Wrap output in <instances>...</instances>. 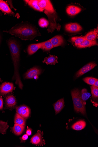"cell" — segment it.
<instances>
[{
	"label": "cell",
	"mask_w": 98,
	"mask_h": 147,
	"mask_svg": "<svg viewBox=\"0 0 98 147\" xmlns=\"http://www.w3.org/2000/svg\"><path fill=\"white\" fill-rule=\"evenodd\" d=\"M7 42L14 68V73L12 78V80H16V84L18 85L19 88L22 89L23 85L21 81L19 73L20 45L17 39L14 37L10 38L7 41Z\"/></svg>",
	"instance_id": "6da1fadb"
},
{
	"label": "cell",
	"mask_w": 98,
	"mask_h": 147,
	"mask_svg": "<svg viewBox=\"0 0 98 147\" xmlns=\"http://www.w3.org/2000/svg\"><path fill=\"white\" fill-rule=\"evenodd\" d=\"M20 38L23 40H30L37 36L41 35L36 28L29 22H22L14 26L9 30L3 31Z\"/></svg>",
	"instance_id": "7a4b0ae2"
},
{
	"label": "cell",
	"mask_w": 98,
	"mask_h": 147,
	"mask_svg": "<svg viewBox=\"0 0 98 147\" xmlns=\"http://www.w3.org/2000/svg\"><path fill=\"white\" fill-rule=\"evenodd\" d=\"M71 94L75 111L85 115L86 114L85 104L82 99L80 91L77 89H74L71 91Z\"/></svg>",
	"instance_id": "3957f363"
},
{
	"label": "cell",
	"mask_w": 98,
	"mask_h": 147,
	"mask_svg": "<svg viewBox=\"0 0 98 147\" xmlns=\"http://www.w3.org/2000/svg\"><path fill=\"white\" fill-rule=\"evenodd\" d=\"M45 13L48 16L49 23V26L47 31L49 33H52L55 29H59V26H57L55 22L56 16L55 15V12L51 13L46 11H45Z\"/></svg>",
	"instance_id": "277c9868"
},
{
	"label": "cell",
	"mask_w": 98,
	"mask_h": 147,
	"mask_svg": "<svg viewBox=\"0 0 98 147\" xmlns=\"http://www.w3.org/2000/svg\"><path fill=\"white\" fill-rule=\"evenodd\" d=\"M0 10L5 14L20 18L19 14L13 11L7 2L3 0H0Z\"/></svg>",
	"instance_id": "5b68a950"
},
{
	"label": "cell",
	"mask_w": 98,
	"mask_h": 147,
	"mask_svg": "<svg viewBox=\"0 0 98 147\" xmlns=\"http://www.w3.org/2000/svg\"><path fill=\"white\" fill-rule=\"evenodd\" d=\"M42 71L37 67H34L28 70L23 75L24 79L38 78L42 73Z\"/></svg>",
	"instance_id": "8992f818"
},
{
	"label": "cell",
	"mask_w": 98,
	"mask_h": 147,
	"mask_svg": "<svg viewBox=\"0 0 98 147\" xmlns=\"http://www.w3.org/2000/svg\"><path fill=\"white\" fill-rule=\"evenodd\" d=\"M15 88L12 83L7 82L3 83L0 86V96H4L11 92Z\"/></svg>",
	"instance_id": "52a82bcc"
},
{
	"label": "cell",
	"mask_w": 98,
	"mask_h": 147,
	"mask_svg": "<svg viewBox=\"0 0 98 147\" xmlns=\"http://www.w3.org/2000/svg\"><path fill=\"white\" fill-rule=\"evenodd\" d=\"M96 65V64L94 62H91L86 64L76 73L75 75L76 78L90 71L94 68Z\"/></svg>",
	"instance_id": "ba28073f"
},
{
	"label": "cell",
	"mask_w": 98,
	"mask_h": 147,
	"mask_svg": "<svg viewBox=\"0 0 98 147\" xmlns=\"http://www.w3.org/2000/svg\"><path fill=\"white\" fill-rule=\"evenodd\" d=\"M43 133L38 130L36 134L31 139L30 142L37 145L43 146L45 144V141L43 139Z\"/></svg>",
	"instance_id": "9c48e42d"
},
{
	"label": "cell",
	"mask_w": 98,
	"mask_h": 147,
	"mask_svg": "<svg viewBox=\"0 0 98 147\" xmlns=\"http://www.w3.org/2000/svg\"><path fill=\"white\" fill-rule=\"evenodd\" d=\"M38 4L39 7L44 10L52 13L55 12L51 3L49 0H39L38 1Z\"/></svg>",
	"instance_id": "30bf717a"
},
{
	"label": "cell",
	"mask_w": 98,
	"mask_h": 147,
	"mask_svg": "<svg viewBox=\"0 0 98 147\" xmlns=\"http://www.w3.org/2000/svg\"><path fill=\"white\" fill-rule=\"evenodd\" d=\"M65 28L67 31L71 33L78 32L82 30L81 26L76 23L68 24L65 26Z\"/></svg>",
	"instance_id": "8fae6325"
},
{
	"label": "cell",
	"mask_w": 98,
	"mask_h": 147,
	"mask_svg": "<svg viewBox=\"0 0 98 147\" xmlns=\"http://www.w3.org/2000/svg\"><path fill=\"white\" fill-rule=\"evenodd\" d=\"M16 104V98L13 95H9L6 97L5 104L7 108L9 109L13 108L15 106Z\"/></svg>",
	"instance_id": "7c38bea8"
},
{
	"label": "cell",
	"mask_w": 98,
	"mask_h": 147,
	"mask_svg": "<svg viewBox=\"0 0 98 147\" xmlns=\"http://www.w3.org/2000/svg\"><path fill=\"white\" fill-rule=\"evenodd\" d=\"M49 40L54 47L61 46L64 43L63 38L61 35L56 36L50 39Z\"/></svg>",
	"instance_id": "4fadbf2b"
},
{
	"label": "cell",
	"mask_w": 98,
	"mask_h": 147,
	"mask_svg": "<svg viewBox=\"0 0 98 147\" xmlns=\"http://www.w3.org/2000/svg\"><path fill=\"white\" fill-rule=\"evenodd\" d=\"M81 9L74 5H70L68 7L66 11L68 14L71 16H75L78 14L81 11Z\"/></svg>",
	"instance_id": "5bb4252c"
},
{
	"label": "cell",
	"mask_w": 98,
	"mask_h": 147,
	"mask_svg": "<svg viewBox=\"0 0 98 147\" xmlns=\"http://www.w3.org/2000/svg\"><path fill=\"white\" fill-rule=\"evenodd\" d=\"M41 43L32 44L28 47L27 51L30 55H31L35 53L39 49L41 48Z\"/></svg>",
	"instance_id": "9a60e30c"
},
{
	"label": "cell",
	"mask_w": 98,
	"mask_h": 147,
	"mask_svg": "<svg viewBox=\"0 0 98 147\" xmlns=\"http://www.w3.org/2000/svg\"><path fill=\"white\" fill-rule=\"evenodd\" d=\"M64 98H62L53 105L56 115L60 113L64 108Z\"/></svg>",
	"instance_id": "2e32d148"
},
{
	"label": "cell",
	"mask_w": 98,
	"mask_h": 147,
	"mask_svg": "<svg viewBox=\"0 0 98 147\" xmlns=\"http://www.w3.org/2000/svg\"><path fill=\"white\" fill-rule=\"evenodd\" d=\"M85 39L88 40L93 41H96L98 37V30L95 29L88 33L84 36Z\"/></svg>",
	"instance_id": "e0dca14e"
},
{
	"label": "cell",
	"mask_w": 98,
	"mask_h": 147,
	"mask_svg": "<svg viewBox=\"0 0 98 147\" xmlns=\"http://www.w3.org/2000/svg\"><path fill=\"white\" fill-rule=\"evenodd\" d=\"M24 1L26 3L35 10L41 12H43L44 11L39 6L38 0H31V1Z\"/></svg>",
	"instance_id": "ac0fdd59"
},
{
	"label": "cell",
	"mask_w": 98,
	"mask_h": 147,
	"mask_svg": "<svg viewBox=\"0 0 98 147\" xmlns=\"http://www.w3.org/2000/svg\"><path fill=\"white\" fill-rule=\"evenodd\" d=\"M58 59L57 57L50 55L49 56L45 59L43 63H45L47 65H55L58 63Z\"/></svg>",
	"instance_id": "d6986e66"
},
{
	"label": "cell",
	"mask_w": 98,
	"mask_h": 147,
	"mask_svg": "<svg viewBox=\"0 0 98 147\" xmlns=\"http://www.w3.org/2000/svg\"><path fill=\"white\" fill-rule=\"evenodd\" d=\"M25 127L24 126L15 124L12 128V131L15 135L19 136L21 135L23 132Z\"/></svg>",
	"instance_id": "ffe728a7"
},
{
	"label": "cell",
	"mask_w": 98,
	"mask_h": 147,
	"mask_svg": "<svg viewBox=\"0 0 98 147\" xmlns=\"http://www.w3.org/2000/svg\"><path fill=\"white\" fill-rule=\"evenodd\" d=\"M95 45H98L97 42L95 41H90L85 39L82 42L76 46L80 48H85Z\"/></svg>",
	"instance_id": "44dd1931"
},
{
	"label": "cell",
	"mask_w": 98,
	"mask_h": 147,
	"mask_svg": "<svg viewBox=\"0 0 98 147\" xmlns=\"http://www.w3.org/2000/svg\"><path fill=\"white\" fill-rule=\"evenodd\" d=\"M86 126V122L83 121H80L75 123L72 126L74 130L79 131L84 128Z\"/></svg>",
	"instance_id": "7402d4cb"
},
{
	"label": "cell",
	"mask_w": 98,
	"mask_h": 147,
	"mask_svg": "<svg viewBox=\"0 0 98 147\" xmlns=\"http://www.w3.org/2000/svg\"><path fill=\"white\" fill-rule=\"evenodd\" d=\"M14 123L15 124L25 126L26 119L20 115L16 113L15 117Z\"/></svg>",
	"instance_id": "603a6c76"
},
{
	"label": "cell",
	"mask_w": 98,
	"mask_h": 147,
	"mask_svg": "<svg viewBox=\"0 0 98 147\" xmlns=\"http://www.w3.org/2000/svg\"><path fill=\"white\" fill-rule=\"evenodd\" d=\"M54 48L53 46L49 40L41 42V49L45 51H48Z\"/></svg>",
	"instance_id": "cb8c5ba5"
},
{
	"label": "cell",
	"mask_w": 98,
	"mask_h": 147,
	"mask_svg": "<svg viewBox=\"0 0 98 147\" xmlns=\"http://www.w3.org/2000/svg\"><path fill=\"white\" fill-rule=\"evenodd\" d=\"M9 127L7 123L0 121V133L5 134Z\"/></svg>",
	"instance_id": "d4e9b609"
},
{
	"label": "cell",
	"mask_w": 98,
	"mask_h": 147,
	"mask_svg": "<svg viewBox=\"0 0 98 147\" xmlns=\"http://www.w3.org/2000/svg\"><path fill=\"white\" fill-rule=\"evenodd\" d=\"M72 41L75 44L76 46L85 40L84 36H75L72 38Z\"/></svg>",
	"instance_id": "484cf974"
},
{
	"label": "cell",
	"mask_w": 98,
	"mask_h": 147,
	"mask_svg": "<svg viewBox=\"0 0 98 147\" xmlns=\"http://www.w3.org/2000/svg\"><path fill=\"white\" fill-rule=\"evenodd\" d=\"M91 94L90 93L88 92L87 90L84 88L81 91V97L83 101L85 102L88 100L90 97Z\"/></svg>",
	"instance_id": "4316f807"
},
{
	"label": "cell",
	"mask_w": 98,
	"mask_h": 147,
	"mask_svg": "<svg viewBox=\"0 0 98 147\" xmlns=\"http://www.w3.org/2000/svg\"><path fill=\"white\" fill-rule=\"evenodd\" d=\"M30 114V109L27 106V107L22 111L20 115L24 118L27 119L29 117Z\"/></svg>",
	"instance_id": "83f0119b"
},
{
	"label": "cell",
	"mask_w": 98,
	"mask_h": 147,
	"mask_svg": "<svg viewBox=\"0 0 98 147\" xmlns=\"http://www.w3.org/2000/svg\"><path fill=\"white\" fill-rule=\"evenodd\" d=\"M38 23L39 26L42 28H47L49 25L48 21L44 18L40 19Z\"/></svg>",
	"instance_id": "f1b7e54d"
},
{
	"label": "cell",
	"mask_w": 98,
	"mask_h": 147,
	"mask_svg": "<svg viewBox=\"0 0 98 147\" xmlns=\"http://www.w3.org/2000/svg\"><path fill=\"white\" fill-rule=\"evenodd\" d=\"M96 78L92 77H87L83 79V81L87 84L93 85L96 80Z\"/></svg>",
	"instance_id": "f546056e"
},
{
	"label": "cell",
	"mask_w": 98,
	"mask_h": 147,
	"mask_svg": "<svg viewBox=\"0 0 98 147\" xmlns=\"http://www.w3.org/2000/svg\"><path fill=\"white\" fill-rule=\"evenodd\" d=\"M91 90L93 97L95 98H97L98 97V87L92 85L91 86Z\"/></svg>",
	"instance_id": "4dcf8cb0"
},
{
	"label": "cell",
	"mask_w": 98,
	"mask_h": 147,
	"mask_svg": "<svg viewBox=\"0 0 98 147\" xmlns=\"http://www.w3.org/2000/svg\"><path fill=\"white\" fill-rule=\"evenodd\" d=\"M27 107V106L25 105H22L17 107L16 108V112L17 113L20 115L22 111L26 108Z\"/></svg>",
	"instance_id": "1f68e13d"
},
{
	"label": "cell",
	"mask_w": 98,
	"mask_h": 147,
	"mask_svg": "<svg viewBox=\"0 0 98 147\" xmlns=\"http://www.w3.org/2000/svg\"><path fill=\"white\" fill-rule=\"evenodd\" d=\"M7 3L10 6V8L11 9H15V11H16V9L13 5L12 4V1H6Z\"/></svg>",
	"instance_id": "d6a6232c"
},
{
	"label": "cell",
	"mask_w": 98,
	"mask_h": 147,
	"mask_svg": "<svg viewBox=\"0 0 98 147\" xmlns=\"http://www.w3.org/2000/svg\"><path fill=\"white\" fill-rule=\"evenodd\" d=\"M3 107V101L2 98L0 97V110H2Z\"/></svg>",
	"instance_id": "836d02e7"
},
{
	"label": "cell",
	"mask_w": 98,
	"mask_h": 147,
	"mask_svg": "<svg viewBox=\"0 0 98 147\" xmlns=\"http://www.w3.org/2000/svg\"><path fill=\"white\" fill-rule=\"evenodd\" d=\"M32 131L31 129H27L26 131V134L28 136H30L32 135Z\"/></svg>",
	"instance_id": "e575fe53"
},
{
	"label": "cell",
	"mask_w": 98,
	"mask_h": 147,
	"mask_svg": "<svg viewBox=\"0 0 98 147\" xmlns=\"http://www.w3.org/2000/svg\"><path fill=\"white\" fill-rule=\"evenodd\" d=\"M3 36L2 32L0 30V46H1L3 40Z\"/></svg>",
	"instance_id": "d590c367"
},
{
	"label": "cell",
	"mask_w": 98,
	"mask_h": 147,
	"mask_svg": "<svg viewBox=\"0 0 98 147\" xmlns=\"http://www.w3.org/2000/svg\"><path fill=\"white\" fill-rule=\"evenodd\" d=\"M28 136L27 134H25L23 135L22 137V139L23 140H27L28 138Z\"/></svg>",
	"instance_id": "8d00e7d4"
},
{
	"label": "cell",
	"mask_w": 98,
	"mask_h": 147,
	"mask_svg": "<svg viewBox=\"0 0 98 147\" xmlns=\"http://www.w3.org/2000/svg\"><path fill=\"white\" fill-rule=\"evenodd\" d=\"M94 86L96 87H98V80L97 79L94 85H93Z\"/></svg>",
	"instance_id": "74e56055"
},
{
	"label": "cell",
	"mask_w": 98,
	"mask_h": 147,
	"mask_svg": "<svg viewBox=\"0 0 98 147\" xmlns=\"http://www.w3.org/2000/svg\"><path fill=\"white\" fill-rule=\"evenodd\" d=\"M3 15L2 12L0 11V16H1Z\"/></svg>",
	"instance_id": "f35d334b"
},
{
	"label": "cell",
	"mask_w": 98,
	"mask_h": 147,
	"mask_svg": "<svg viewBox=\"0 0 98 147\" xmlns=\"http://www.w3.org/2000/svg\"><path fill=\"white\" fill-rule=\"evenodd\" d=\"M2 79L0 78V82H2Z\"/></svg>",
	"instance_id": "ab89813d"
}]
</instances>
